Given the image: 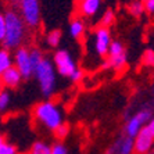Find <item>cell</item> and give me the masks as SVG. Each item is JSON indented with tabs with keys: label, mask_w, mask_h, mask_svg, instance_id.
Returning a JSON list of instances; mask_svg holds the SVG:
<instances>
[{
	"label": "cell",
	"mask_w": 154,
	"mask_h": 154,
	"mask_svg": "<svg viewBox=\"0 0 154 154\" xmlns=\"http://www.w3.org/2000/svg\"><path fill=\"white\" fill-rule=\"evenodd\" d=\"M68 32H69V36H71L72 39H82L83 35L86 32V24L83 21L82 18H72L71 21H69V25H68Z\"/></svg>",
	"instance_id": "13"
},
{
	"label": "cell",
	"mask_w": 154,
	"mask_h": 154,
	"mask_svg": "<svg viewBox=\"0 0 154 154\" xmlns=\"http://www.w3.org/2000/svg\"><path fill=\"white\" fill-rule=\"evenodd\" d=\"M146 126L149 128V131H150V132L153 133V136H154V117H153V118H151L149 122H147V125H146Z\"/></svg>",
	"instance_id": "28"
},
{
	"label": "cell",
	"mask_w": 154,
	"mask_h": 154,
	"mask_svg": "<svg viewBox=\"0 0 154 154\" xmlns=\"http://www.w3.org/2000/svg\"><path fill=\"white\" fill-rule=\"evenodd\" d=\"M43 58H45V56H43L40 49H38V47H32V49H31V60H32V63H33V67H36Z\"/></svg>",
	"instance_id": "22"
},
{
	"label": "cell",
	"mask_w": 154,
	"mask_h": 154,
	"mask_svg": "<svg viewBox=\"0 0 154 154\" xmlns=\"http://www.w3.org/2000/svg\"><path fill=\"white\" fill-rule=\"evenodd\" d=\"M143 64L147 67H154V50H146L143 54Z\"/></svg>",
	"instance_id": "24"
},
{
	"label": "cell",
	"mask_w": 154,
	"mask_h": 154,
	"mask_svg": "<svg viewBox=\"0 0 154 154\" xmlns=\"http://www.w3.org/2000/svg\"><path fill=\"white\" fill-rule=\"evenodd\" d=\"M100 8L101 0H76V11L83 18H93Z\"/></svg>",
	"instance_id": "11"
},
{
	"label": "cell",
	"mask_w": 154,
	"mask_h": 154,
	"mask_svg": "<svg viewBox=\"0 0 154 154\" xmlns=\"http://www.w3.org/2000/svg\"><path fill=\"white\" fill-rule=\"evenodd\" d=\"M147 154H151V151H150V153H147Z\"/></svg>",
	"instance_id": "34"
},
{
	"label": "cell",
	"mask_w": 154,
	"mask_h": 154,
	"mask_svg": "<svg viewBox=\"0 0 154 154\" xmlns=\"http://www.w3.org/2000/svg\"><path fill=\"white\" fill-rule=\"evenodd\" d=\"M4 142H6V140H4V136L2 135V133H0V146H2V144H3Z\"/></svg>",
	"instance_id": "30"
},
{
	"label": "cell",
	"mask_w": 154,
	"mask_h": 154,
	"mask_svg": "<svg viewBox=\"0 0 154 154\" xmlns=\"http://www.w3.org/2000/svg\"><path fill=\"white\" fill-rule=\"evenodd\" d=\"M61 39H63V33H61L60 29H53L50 32H47L46 38H45L46 45L49 47H51V49H56V47L60 46Z\"/></svg>",
	"instance_id": "15"
},
{
	"label": "cell",
	"mask_w": 154,
	"mask_h": 154,
	"mask_svg": "<svg viewBox=\"0 0 154 154\" xmlns=\"http://www.w3.org/2000/svg\"><path fill=\"white\" fill-rule=\"evenodd\" d=\"M13 65H14V54H11V50L6 47H2L0 49V75H3Z\"/></svg>",
	"instance_id": "14"
},
{
	"label": "cell",
	"mask_w": 154,
	"mask_h": 154,
	"mask_svg": "<svg viewBox=\"0 0 154 154\" xmlns=\"http://www.w3.org/2000/svg\"><path fill=\"white\" fill-rule=\"evenodd\" d=\"M128 11H129V14H132L133 17H140L146 11L143 0H132L128 4Z\"/></svg>",
	"instance_id": "17"
},
{
	"label": "cell",
	"mask_w": 154,
	"mask_h": 154,
	"mask_svg": "<svg viewBox=\"0 0 154 154\" xmlns=\"http://www.w3.org/2000/svg\"><path fill=\"white\" fill-rule=\"evenodd\" d=\"M11 104V93L10 90L3 89L0 92V114H4L7 112L8 107Z\"/></svg>",
	"instance_id": "18"
},
{
	"label": "cell",
	"mask_w": 154,
	"mask_h": 154,
	"mask_svg": "<svg viewBox=\"0 0 154 154\" xmlns=\"http://www.w3.org/2000/svg\"><path fill=\"white\" fill-rule=\"evenodd\" d=\"M151 154H154V150H151Z\"/></svg>",
	"instance_id": "33"
},
{
	"label": "cell",
	"mask_w": 154,
	"mask_h": 154,
	"mask_svg": "<svg viewBox=\"0 0 154 154\" xmlns=\"http://www.w3.org/2000/svg\"><path fill=\"white\" fill-rule=\"evenodd\" d=\"M6 36H4L3 47L13 50L24 45L26 39V24L24 22L21 14L14 10H8L6 13Z\"/></svg>",
	"instance_id": "1"
},
{
	"label": "cell",
	"mask_w": 154,
	"mask_h": 154,
	"mask_svg": "<svg viewBox=\"0 0 154 154\" xmlns=\"http://www.w3.org/2000/svg\"><path fill=\"white\" fill-rule=\"evenodd\" d=\"M33 117L42 126L53 132L64 122L61 107L51 100H45L36 104L33 108Z\"/></svg>",
	"instance_id": "3"
},
{
	"label": "cell",
	"mask_w": 154,
	"mask_h": 154,
	"mask_svg": "<svg viewBox=\"0 0 154 154\" xmlns=\"http://www.w3.org/2000/svg\"><path fill=\"white\" fill-rule=\"evenodd\" d=\"M58 74L56 69L53 60L45 57L39 64L35 67L33 71V78L36 79V82L39 85L40 93L43 97L50 99L56 90H57V81H58Z\"/></svg>",
	"instance_id": "2"
},
{
	"label": "cell",
	"mask_w": 154,
	"mask_h": 154,
	"mask_svg": "<svg viewBox=\"0 0 154 154\" xmlns=\"http://www.w3.org/2000/svg\"><path fill=\"white\" fill-rule=\"evenodd\" d=\"M112 38L110 28H104L100 25L97 26L92 33V46H93L94 56L99 58H107Z\"/></svg>",
	"instance_id": "4"
},
{
	"label": "cell",
	"mask_w": 154,
	"mask_h": 154,
	"mask_svg": "<svg viewBox=\"0 0 154 154\" xmlns=\"http://www.w3.org/2000/svg\"><path fill=\"white\" fill-rule=\"evenodd\" d=\"M0 76H2V81H3L6 89H17L18 86L21 85L22 79H24L21 75V72L18 71V68L14 67V65L11 68H8L3 75H0Z\"/></svg>",
	"instance_id": "12"
},
{
	"label": "cell",
	"mask_w": 154,
	"mask_h": 154,
	"mask_svg": "<svg viewBox=\"0 0 154 154\" xmlns=\"http://www.w3.org/2000/svg\"><path fill=\"white\" fill-rule=\"evenodd\" d=\"M14 67H17L24 79H31L33 76V63L31 60V49L21 46L14 51Z\"/></svg>",
	"instance_id": "7"
},
{
	"label": "cell",
	"mask_w": 154,
	"mask_h": 154,
	"mask_svg": "<svg viewBox=\"0 0 154 154\" xmlns=\"http://www.w3.org/2000/svg\"><path fill=\"white\" fill-rule=\"evenodd\" d=\"M83 78V71L81 68H78L76 69L75 72H74V74H72L71 76H69V81H71V82H74V83H76V82H79V81H81V79Z\"/></svg>",
	"instance_id": "26"
},
{
	"label": "cell",
	"mask_w": 154,
	"mask_h": 154,
	"mask_svg": "<svg viewBox=\"0 0 154 154\" xmlns=\"http://www.w3.org/2000/svg\"><path fill=\"white\" fill-rule=\"evenodd\" d=\"M154 149V136L147 126H143L135 136V153L147 154Z\"/></svg>",
	"instance_id": "9"
},
{
	"label": "cell",
	"mask_w": 154,
	"mask_h": 154,
	"mask_svg": "<svg viewBox=\"0 0 154 154\" xmlns=\"http://www.w3.org/2000/svg\"><path fill=\"white\" fill-rule=\"evenodd\" d=\"M143 3L146 13H149L150 15H154V0H143Z\"/></svg>",
	"instance_id": "27"
},
{
	"label": "cell",
	"mask_w": 154,
	"mask_h": 154,
	"mask_svg": "<svg viewBox=\"0 0 154 154\" xmlns=\"http://www.w3.org/2000/svg\"><path fill=\"white\" fill-rule=\"evenodd\" d=\"M29 154H51V144L45 140H38L31 146Z\"/></svg>",
	"instance_id": "16"
},
{
	"label": "cell",
	"mask_w": 154,
	"mask_h": 154,
	"mask_svg": "<svg viewBox=\"0 0 154 154\" xmlns=\"http://www.w3.org/2000/svg\"><path fill=\"white\" fill-rule=\"evenodd\" d=\"M0 124H2V115H0Z\"/></svg>",
	"instance_id": "32"
},
{
	"label": "cell",
	"mask_w": 154,
	"mask_h": 154,
	"mask_svg": "<svg viewBox=\"0 0 154 154\" xmlns=\"http://www.w3.org/2000/svg\"><path fill=\"white\" fill-rule=\"evenodd\" d=\"M6 36V15L0 13V42L4 40Z\"/></svg>",
	"instance_id": "25"
},
{
	"label": "cell",
	"mask_w": 154,
	"mask_h": 154,
	"mask_svg": "<svg viewBox=\"0 0 154 154\" xmlns=\"http://www.w3.org/2000/svg\"><path fill=\"white\" fill-rule=\"evenodd\" d=\"M20 11L28 28H38L40 25L39 0H20Z\"/></svg>",
	"instance_id": "6"
},
{
	"label": "cell",
	"mask_w": 154,
	"mask_h": 154,
	"mask_svg": "<svg viewBox=\"0 0 154 154\" xmlns=\"http://www.w3.org/2000/svg\"><path fill=\"white\" fill-rule=\"evenodd\" d=\"M0 154H18V149L15 147V144L4 142L0 146Z\"/></svg>",
	"instance_id": "23"
},
{
	"label": "cell",
	"mask_w": 154,
	"mask_h": 154,
	"mask_svg": "<svg viewBox=\"0 0 154 154\" xmlns=\"http://www.w3.org/2000/svg\"><path fill=\"white\" fill-rule=\"evenodd\" d=\"M110 150L112 151V154H133L135 153V137L122 133L115 139Z\"/></svg>",
	"instance_id": "10"
},
{
	"label": "cell",
	"mask_w": 154,
	"mask_h": 154,
	"mask_svg": "<svg viewBox=\"0 0 154 154\" xmlns=\"http://www.w3.org/2000/svg\"><path fill=\"white\" fill-rule=\"evenodd\" d=\"M153 118L150 110H140L135 115H132L131 118L126 121L125 128H124V133L131 137H135L137 133L140 132V129L147 125V122Z\"/></svg>",
	"instance_id": "8"
},
{
	"label": "cell",
	"mask_w": 154,
	"mask_h": 154,
	"mask_svg": "<svg viewBox=\"0 0 154 154\" xmlns=\"http://www.w3.org/2000/svg\"><path fill=\"white\" fill-rule=\"evenodd\" d=\"M51 154H69L68 153V147L65 146L64 142H56L51 144Z\"/></svg>",
	"instance_id": "21"
},
{
	"label": "cell",
	"mask_w": 154,
	"mask_h": 154,
	"mask_svg": "<svg viewBox=\"0 0 154 154\" xmlns=\"http://www.w3.org/2000/svg\"><path fill=\"white\" fill-rule=\"evenodd\" d=\"M68 135H69V125L65 124V122H63L57 129H54V136H56L57 140H60V142H63Z\"/></svg>",
	"instance_id": "20"
},
{
	"label": "cell",
	"mask_w": 154,
	"mask_h": 154,
	"mask_svg": "<svg viewBox=\"0 0 154 154\" xmlns=\"http://www.w3.org/2000/svg\"><path fill=\"white\" fill-rule=\"evenodd\" d=\"M106 154H112V151L111 150H107V151H106Z\"/></svg>",
	"instance_id": "31"
},
{
	"label": "cell",
	"mask_w": 154,
	"mask_h": 154,
	"mask_svg": "<svg viewBox=\"0 0 154 154\" xmlns=\"http://www.w3.org/2000/svg\"><path fill=\"white\" fill-rule=\"evenodd\" d=\"M115 21V15L112 10H106L103 13L100 18V26H104V28H110V26L114 24Z\"/></svg>",
	"instance_id": "19"
},
{
	"label": "cell",
	"mask_w": 154,
	"mask_h": 154,
	"mask_svg": "<svg viewBox=\"0 0 154 154\" xmlns=\"http://www.w3.org/2000/svg\"><path fill=\"white\" fill-rule=\"evenodd\" d=\"M3 89H6V88H4V83H3V81H2V76H0V92Z\"/></svg>",
	"instance_id": "29"
},
{
	"label": "cell",
	"mask_w": 154,
	"mask_h": 154,
	"mask_svg": "<svg viewBox=\"0 0 154 154\" xmlns=\"http://www.w3.org/2000/svg\"><path fill=\"white\" fill-rule=\"evenodd\" d=\"M53 63L56 65L57 74L63 78H69L78 69L75 60L67 49H60V50L56 51L53 57Z\"/></svg>",
	"instance_id": "5"
}]
</instances>
